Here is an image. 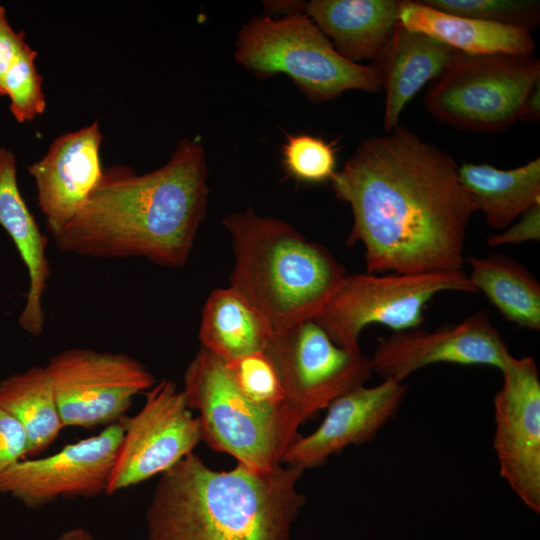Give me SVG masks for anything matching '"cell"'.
<instances>
[{
    "instance_id": "1",
    "label": "cell",
    "mask_w": 540,
    "mask_h": 540,
    "mask_svg": "<svg viewBox=\"0 0 540 540\" xmlns=\"http://www.w3.org/2000/svg\"><path fill=\"white\" fill-rule=\"evenodd\" d=\"M447 152L398 125L365 139L332 180L361 243L368 273L462 270L470 220L477 211Z\"/></svg>"
},
{
    "instance_id": "2",
    "label": "cell",
    "mask_w": 540,
    "mask_h": 540,
    "mask_svg": "<svg viewBox=\"0 0 540 540\" xmlns=\"http://www.w3.org/2000/svg\"><path fill=\"white\" fill-rule=\"evenodd\" d=\"M208 192L204 147L181 139L169 161L151 172L120 164L103 169L85 204L53 236L56 247L83 257H144L180 267L206 215Z\"/></svg>"
},
{
    "instance_id": "3",
    "label": "cell",
    "mask_w": 540,
    "mask_h": 540,
    "mask_svg": "<svg viewBox=\"0 0 540 540\" xmlns=\"http://www.w3.org/2000/svg\"><path fill=\"white\" fill-rule=\"evenodd\" d=\"M303 470H214L194 452L160 479L146 510L147 540H289L305 498Z\"/></svg>"
},
{
    "instance_id": "4",
    "label": "cell",
    "mask_w": 540,
    "mask_h": 540,
    "mask_svg": "<svg viewBox=\"0 0 540 540\" xmlns=\"http://www.w3.org/2000/svg\"><path fill=\"white\" fill-rule=\"evenodd\" d=\"M222 224L234 253L229 286L255 307L272 333L315 319L347 275L326 247L280 219L249 208L228 214Z\"/></svg>"
},
{
    "instance_id": "5",
    "label": "cell",
    "mask_w": 540,
    "mask_h": 540,
    "mask_svg": "<svg viewBox=\"0 0 540 540\" xmlns=\"http://www.w3.org/2000/svg\"><path fill=\"white\" fill-rule=\"evenodd\" d=\"M182 391L190 409L199 411L202 441L250 470L265 472L282 465L300 436V425L285 406L248 398L226 363L202 347L185 371Z\"/></svg>"
},
{
    "instance_id": "6",
    "label": "cell",
    "mask_w": 540,
    "mask_h": 540,
    "mask_svg": "<svg viewBox=\"0 0 540 540\" xmlns=\"http://www.w3.org/2000/svg\"><path fill=\"white\" fill-rule=\"evenodd\" d=\"M235 46L239 65L260 78L288 76L311 102L330 101L348 90L382 88L379 69L341 56L302 7L282 17L249 20Z\"/></svg>"
},
{
    "instance_id": "7",
    "label": "cell",
    "mask_w": 540,
    "mask_h": 540,
    "mask_svg": "<svg viewBox=\"0 0 540 540\" xmlns=\"http://www.w3.org/2000/svg\"><path fill=\"white\" fill-rule=\"evenodd\" d=\"M540 82V61L531 56L467 55L455 51L429 89L426 110L458 129L497 132L519 121Z\"/></svg>"
},
{
    "instance_id": "8",
    "label": "cell",
    "mask_w": 540,
    "mask_h": 540,
    "mask_svg": "<svg viewBox=\"0 0 540 540\" xmlns=\"http://www.w3.org/2000/svg\"><path fill=\"white\" fill-rule=\"evenodd\" d=\"M477 293L462 270L429 273H355L346 275L314 319L334 343L360 348L359 338L370 324L396 331L419 328L426 305L443 292Z\"/></svg>"
},
{
    "instance_id": "9",
    "label": "cell",
    "mask_w": 540,
    "mask_h": 540,
    "mask_svg": "<svg viewBox=\"0 0 540 540\" xmlns=\"http://www.w3.org/2000/svg\"><path fill=\"white\" fill-rule=\"evenodd\" d=\"M265 351L278 372L284 405L299 425L373 373L361 348L337 345L314 319L273 332Z\"/></svg>"
},
{
    "instance_id": "10",
    "label": "cell",
    "mask_w": 540,
    "mask_h": 540,
    "mask_svg": "<svg viewBox=\"0 0 540 540\" xmlns=\"http://www.w3.org/2000/svg\"><path fill=\"white\" fill-rule=\"evenodd\" d=\"M45 367L64 427L122 421L133 398L156 383L143 363L125 353L71 348L51 356Z\"/></svg>"
},
{
    "instance_id": "11",
    "label": "cell",
    "mask_w": 540,
    "mask_h": 540,
    "mask_svg": "<svg viewBox=\"0 0 540 540\" xmlns=\"http://www.w3.org/2000/svg\"><path fill=\"white\" fill-rule=\"evenodd\" d=\"M123 421V440L107 495L162 475L202 441L199 417L193 416L183 391L168 379L155 383L141 410Z\"/></svg>"
},
{
    "instance_id": "12",
    "label": "cell",
    "mask_w": 540,
    "mask_h": 540,
    "mask_svg": "<svg viewBox=\"0 0 540 540\" xmlns=\"http://www.w3.org/2000/svg\"><path fill=\"white\" fill-rule=\"evenodd\" d=\"M123 420L50 456L15 463L0 474V495L37 509L59 498L106 494L123 440Z\"/></svg>"
},
{
    "instance_id": "13",
    "label": "cell",
    "mask_w": 540,
    "mask_h": 540,
    "mask_svg": "<svg viewBox=\"0 0 540 540\" xmlns=\"http://www.w3.org/2000/svg\"><path fill=\"white\" fill-rule=\"evenodd\" d=\"M494 405L493 447L500 475L533 512H540V380L532 357L511 354Z\"/></svg>"
},
{
    "instance_id": "14",
    "label": "cell",
    "mask_w": 540,
    "mask_h": 540,
    "mask_svg": "<svg viewBox=\"0 0 540 540\" xmlns=\"http://www.w3.org/2000/svg\"><path fill=\"white\" fill-rule=\"evenodd\" d=\"M510 352L489 315L482 310L435 330L396 331L378 339L371 359L383 380L403 382L413 372L437 363L504 368Z\"/></svg>"
},
{
    "instance_id": "15",
    "label": "cell",
    "mask_w": 540,
    "mask_h": 540,
    "mask_svg": "<svg viewBox=\"0 0 540 540\" xmlns=\"http://www.w3.org/2000/svg\"><path fill=\"white\" fill-rule=\"evenodd\" d=\"M407 390L404 382L383 380L343 394L327 407L326 416L314 432L299 436L288 448L283 464L304 471L350 445L372 440L397 414Z\"/></svg>"
},
{
    "instance_id": "16",
    "label": "cell",
    "mask_w": 540,
    "mask_h": 540,
    "mask_svg": "<svg viewBox=\"0 0 540 540\" xmlns=\"http://www.w3.org/2000/svg\"><path fill=\"white\" fill-rule=\"evenodd\" d=\"M101 143L100 126L94 121L57 137L46 154L28 167L38 206L53 236L75 217L99 183Z\"/></svg>"
},
{
    "instance_id": "17",
    "label": "cell",
    "mask_w": 540,
    "mask_h": 540,
    "mask_svg": "<svg viewBox=\"0 0 540 540\" xmlns=\"http://www.w3.org/2000/svg\"><path fill=\"white\" fill-rule=\"evenodd\" d=\"M0 226L13 241L29 279L18 325L27 334L38 337L44 329L42 299L50 277V264L46 255L48 239L41 232L21 195L16 159L6 147H0Z\"/></svg>"
},
{
    "instance_id": "18",
    "label": "cell",
    "mask_w": 540,
    "mask_h": 540,
    "mask_svg": "<svg viewBox=\"0 0 540 540\" xmlns=\"http://www.w3.org/2000/svg\"><path fill=\"white\" fill-rule=\"evenodd\" d=\"M397 0H312L303 12L347 60L379 58L398 23Z\"/></svg>"
},
{
    "instance_id": "19",
    "label": "cell",
    "mask_w": 540,
    "mask_h": 540,
    "mask_svg": "<svg viewBox=\"0 0 540 540\" xmlns=\"http://www.w3.org/2000/svg\"><path fill=\"white\" fill-rule=\"evenodd\" d=\"M455 50L419 32L397 23L374 65L385 89L383 126L386 132L399 125L407 103L431 79L439 77Z\"/></svg>"
},
{
    "instance_id": "20",
    "label": "cell",
    "mask_w": 540,
    "mask_h": 540,
    "mask_svg": "<svg viewBox=\"0 0 540 540\" xmlns=\"http://www.w3.org/2000/svg\"><path fill=\"white\" fill-rule=\"evenodd\" d=\"M398 22L467 55L531 56L535 49L521 28L446 13L423 1H400Z\"/></svg>"
},
{
    "instance_id": "21",
    "label": "cell",
    "mask_w": 540,
    "mask_h": 540,
    "mask_svg": "<svg viewBox=\"0 0 540 540\" xmlns=\"http://www.w3.org/2000/svg\"><path fill=\"white\" fill-rule=\"evenodd\" d=\"M459 179L486 223L497 230L508 227L528 209L540 203V158L514 169L489 164L464 163Z\"/></svg>"
},
{
    "instance_id": "22",
    "label": "cell",
    "mask_w": 540,
    "mask_h": 540,
    "mask_svg": "<svg viewBox=\"0 0 540 540\" xmlns=\"http://www.w3.org/2000/svg\"><path fill=\"white\" fill-rule=\"evenodd\" d=\"M271 335L267 321L231 286L217 288L207 297L199 339L202 348L224 362L264 351Z\"/></svg>"
},
{
    "instance_id": "23",
    "label": "cell",
    "mask_w": 540,
    "mask_h": 540,
    "mask_svg": "<svg viewBox=\"0 0 540 540\" xmlns=\"http://www.w3.org/2000/svg\"><path fill=\"white\" fill-rule=\"evenodd\" d=\"M477 292L510 322L540 329V284L520 262L499 254L468 259Z\"/></svg>"
},
{
    "instance_id": "24",
    "label": "cell",
    "mask_w": 540,
    "mask_h": 540,
    "mask_svg": "<svg viewBox=\"0 0 540 540\" xmlns=\"http://www.w3.org/2000/svg\"><path fill=\"white\" fill-rule=\"evenodd\" d=\"M0 406L25 429L29 456L48 449L64 428L45 366H32L1 380Z\"/></svg>"
},
{
    "instance_id": "25",
    "label": "cell",
    "mask_w": 540,
    "mask_h": 540,
    "mask_svg": "<svg viewBox=\"0 0 540 540\" xmlns=\"http://www.w3.org/2000/svg\"><path fill=\"white\" fill-rule=\"evenodd\" d=\"M281 152L285 172L297 181L323 183L336 173L335 148L320 137L289 134Z\"/></svg>"
},
{
    "instance_id": "26",
    "label": "cell",
    "mask_w": 540,
    "mask_h": 540,
    "mask_svg": "<svg viewBox=\"0 0 540 540\" xmlns=\"http://www.w3.org/2000/svg\"><path fill=\"white\" fill-rule=\"evenodd\" d=\"M446 13L521 28L527 32L540 20L539 1L533 0H425Z\"/></svg>"
},
{
    "instance_id": "27",
    "label": "cell",
    "mask_w": 540,
    "mask_h": 540,
    "mask_svg": "<svg viewBox=\"0 0 540 540\" xmlns=\"http://www.w3.org/2000/svg\"><path fill=\"white\" fill-rule=\"evenodd\" d=\"M36 58L37 52L27 44L3 80V95L9 97L10 111L20 123L33 120L46 108Z\"/></svg>"
},
{
    "instance_id": "28",
    "label": "cell",
    "mask_w": 540,
    "mask_h": 540,
    "mask_svg": "<svg viewBox=\"0 0 540 540\" xmlns=\"http://www.w3.org/2000/svg\"><path fill=\"white\" fill-rule=\"evenodd\" d=\"M225 363L236 385L248 398L262 405L285 406L278 372L265 350Z\"/></svg>"
},
{
    "instance_id": "29",
    "label": "cell",
    "mask_w": 540,
    "mask_h": 540,
    "mask_svg": "<svg viewBox=\"0 0 540 540\" xmlns=\"http://www.w3.org/2000/svg\"><path fill=\"white\" fill-rule=\"evenodd\" d=\"M30 443L21 423L0 406V474L29 456Z\"/></svg>"
},
{
    "instance_id": "30",
    "label": "cell",
    "mask_w": 540,
    "mask_h": 540,
    "mask_svg": "<svg viewBox=\"0 0 540 540\" xmlns=\"http://www.w3.org/2000/svg\"><path fill=\"white\" fill-rule=\"evenodd\" d=\"M540 240V203L528 209L521 219L510 224L497 234L486 240L489 247L501 245H519L528 241Z\"/></svg>"
},
{
    "instance_id": "31",
    "label": "cell",
    "mask_w": 540,
    "mask_h": 540,
    "mask_svg": "<svg viewBox=\"0 0 540 540\" xmlns=\"http://www.w3.org/2000/svg\"><path fill=\"white\" fill-rule=\"evenodd\" d=\"M26 45L24 33L12 28L5 8L0 6V96H3L5 75Z\"/></svg>"
},
{
    "instance_id": "32",
    "label": "cell",
    "mask_w": 540,
    "mask_h": 540,
    "mask_svg": "<svg viewBox=\"0 0 540 540\" xmlns=\"http://www.w3.org/2000/svg\"><path fill=\"white\" fill-rule=\"evenodd\" d=\"M540 118V82L529 94L523 106L519 121L536 122Z\"/></svg>"
},
{
    "instance_id": "33",
    "label": "cell",
    "mask_w": 540,
    "mask_h": 540,
    "mask_svg": "<svg viewBox=\"0 0 540 540\" xmlns=\"http://www.w3.org/2000/svg\"><path fill=\"white\" fill-rule=\"evenodd\" d=\"M56 540H97L87 529L73 527L63 531Z\"/></svg>"
}]
</instances>
